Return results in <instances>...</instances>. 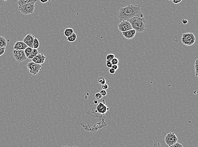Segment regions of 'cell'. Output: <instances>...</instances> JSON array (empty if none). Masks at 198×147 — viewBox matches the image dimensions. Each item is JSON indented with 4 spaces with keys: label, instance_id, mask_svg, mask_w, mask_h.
<instances>
[{
    "label": "cell",
    "instance_id": "obj_13",
    "mask_svg": "<svg viewBox=\"0 0 198 147\" xmlns=\"http://www.w3.org/2000/svg\"><path fill=\"white\" fill-rule=\"evenodd\" d=\"M28 46L23 41H19L15 43L14 46V49L15 50H23L24 51Z\"/></svg>",
    "mask_w": 198,
    "mask_h": 147
},
{
    "label": "cell",
    "instance_id": "obj_5",
    "mask_svg": "<svg viewBox=\"0 0 198 147\" xmlns=\"http://www.w3.org/2000/svg\"><path fill=\"white\" fill-rule=\"evenodd\" d=\"M27 67L30 74L33 75L37 74L41 70L42 67V65L35 63L32 61L27 64Z\"/></svg>",
    "mask_w": 198,
    "mask_h": 147
},
{
    "label": "cell",
    "instance_id": "obj_20",
    "mask_svg": "<svg viewBox=\"0 0 198 147\" xmlns=\"http://www.w3.org/2000/svg\"><path fill=\"white\" fill-rule=\"evenodd\" d=\"M97 82L99 84L103 85L104 84H106V80L105 78L103 77H99L97 79Z\"/></svg>",
    "mask_w": 198,
    "mask_h": 147
},
{
    "label": "cell",
    "instance_id": "obj_23",
    "mask_svg": "<svg viewBox=\"0 0 198 147\" xmlns=\"http://www.w3.org/2000/svg\"><path fill=\"white\" fill-rule=\"evenodd\" d=\"M114 58H115V55L114 54H108L107 56V60L109 61H111Z\"/></svg>",
    "mask_w": 198,
    "mask_h": 147
},
{
    "label": "cell",
    "instance_id": "obj_18",
    "mask_svg": "<svg viewBox=\"0 0 198 147\" xmlns=\"http://www.w3.org/2000/svg\"><path fill=\"white\" fill-rule=\"evenodd\" d=\"M76 35L75 33L74 32L70 36L67 37V40L69 42H73L76 41Z\"/></svg>",
    "mask_w": 198,
    "mask_h": 147
},
{
    "label": "cell",
    "instance_id": "obj_36",
    "mask_svg": "<svg viewBox=\"0 0 198 147\" xmlns=\"http://www.w3.org/2000/svg\"><path fill=\"white\" fill-rule=\"evenodd\" d=\"M61 147H71L69 146H62Z\"/></svg>",
    "mask_w": 198,
    "mask_h": 147
},
{
    "label": "cell",
    "instance_id": "obj_32",
    "mask_svg": "<svg viewBox=\"0 0 198 147\" xmlns=\"http://www.w3.org/2000/svg\"><path fill=\"white\" fill-rule=\"evenodd\" d=\"M116 71L115 70L113 69V68H111L109 69V73H110L111 74H114L115 73Z\"/></svg>",
    "mask_w": 198,
    "mask_h": 147
},
{
    "label": "cell",
    "instance_id": "obj_10",
    "mask_svg": "<svg viewBox=\"0 0 198 147\" xmlns=\"http://www.w3.org/2000/svg\"><path fill=\"white\" fill-rule=\"evenodd\" d=\"M46 59V57L43 54H39L32 59V62L38 64L42 65L44 63Z\"/></svg>",
    "mask_w": 198,
    "mask_h": 147
},
{
    "label": "cell",
    "instance_id": "obj_21",
    "mask_svg": "<svg viewBox=\"0 0 198 147\" xmlns=\"http://www.w3.org/2000/svg\"><path fill=\"white\" fill-rule=\"evenodd\" d=\"M40 46V42L36 38H35L33 42V48L37 49Z\"/></svg>",
    "mask_w": 198,
    "mask_h": 147
},
{
    "label": "cell",
    "instance_id": "obj_8",
    "mask_svg": "<svg viewBox=\"0 0 198 147\" xmlns=\"http://www.w3.org/2000/svg\"><path fill=\"white\" fill-rule=\"evenodd\" d=\"M118 28L119 31L122 32L132 30L131 25L128 21H122L118 24Z\"/></svg>",
    "mask_w": 198,
    "mask_h": 147
},
{
    "label": "cell",
    "instance_id": "obj_22",
    "mask_svg": "<svg viewBox=\"0 0 198 147\" xmlns=\"http://www.w3.org/2000/svg\"><path fill=\"white\" fill-rule=\"evenodd\" d=\"M194 67H195V74H196V76L197 77H198V59H197L196 60V62L195 63V65H194Z\"/></svg>",
    "mask_w": 198,
    "mask_h": 147
},
{
    "label": "cell",
    "instance_id": "obj_9",
    "mask_svg": "<svg viewBox=\"0 0 198 147\" xmlns=\"http://www.w3.org/2000/svg\"><path fill=\"white\" fill-rule=\"evenodd\" d=\"M35 37L34 36L29 34L24 38L23 42L28 46V47L33 48V42Z\"/></svg>",
    "mask_w": 198,
    "mask_h": 147
},
{
    "label": "cell",
    "instance_id": "obj_19",
    "mask_svg": "<svg viewBox=\"0 0 198 147\" xmlns=\"http://www.w3.org/2000/svg\"><path fill=\"white\" fill-rule=\"evenodd\" d=\"M33 49V48L28 47L24 50L25 54V56H26L27 58H28V56L30 55L32 52Z\"/></svg>",
    "mask_w": 198,
    "mask_h": 147
},
{
    "label": "cell",
    "instance_id": "obj_31",
    "mask_svg": "<svg viewBox=\"0 0 198 147\" xmlns=\"http://www.w3.org/2000/svg\"><path fill=\"white\" fill-rule=\"evenodd\" d=\"M112 68H113L114 70H115V71H117V70H118V68H119V66H118V65H113Z\"/></svg>",
    "mask_w": 198,
    "mask_h": 147
},
{
    "label": "cell",
    "instance_id": "obj_34",
    "mask_svg": "<svg viewBox=\"0 0 198 147\" xmlns=\"http://www.w3.org/2000/svg\"><path fill=\"white\" fill-rule=\"evenodd\" d=\"M182 23L183 24H187L188 23V20H186V19H183L182 20Z\"/></svg>",
    "mask_w": 198,
    "mask_h": 147
},
{
    "label": "cell",
    "instance_id": "obj_16",
    "mask_svg": "<svg viewBox=\"0 0 198 147\" xmlns=\"http://www.w3.org/2000/svg\"><path fill=\"white\" fill-rule=\"evenodd\" d=\"M74 32V30H73L72 28H66L64 32V35L66 37H68V36H70Z\"/></svg>",
    "mask_w": 198,
    "mask_h": 147
},
{
    "label": "cell",
    "instance_id": "obj_4",
    "mask_svg": "<svg viewBox=\"0 0 198 147\" xmlns=\"http://www.w3.org/2000/svg\"><path fill=\"white\" fill-rule=\"evenodd\" d=\"M36 1L28 3L22 6H19L20 11L25 15L32 14L33 13L35 9V3Z\"/></svg>",
    "mask_w": 198,
    "mask_h": 147
},
{
    "label": "cell",
    "instance_id": "obj_35",
    "mask_svg": "<svg viewBox=\"0 0 198 147\" xmlns=\"http://www.w3.org/2000/svg\"><path fill=\"white\" fill-rule=\"evenodd\" d=\"M48 1V0H46V1H41L40 0V1L42 3H45L47 2L48 1Z\"/></svg>",
    "mask_w": 198,
    "mask_h": 147
},
{
    "label": "cell",
    "instance_id": "obj_15",
    "mask_svg": "<svg viewBox=\"0 0 198 147\" xmlns=\"http://www.w3.org/2000/svg\"><path fill=\"white\" fill-rule=\"evenodd\" d=\"M39 52H38V50L36 49H34L33 48V49L32 52L31 53L30 55L27 58V59H32L37 55V54H39Z\"/></svg>",
    "mask_w": 198,
    "mask_h": 147
},
{
    "label": "cell",
    "instance_id": "obj_27",
    "mask_svg": "<svg viewBox=\"0 0 198 147\" xmlns=\"http://www.w3.org/2000/svg\"><path fill=\"white\" fill-rule=\"evenodd\" d=\"M169 147H183V146H182V144H180V143H178L177 142L175 144H174V145H172V146H171Z\"/></svg>",
    "mask_w": 198,
    "mask_h": 147
},
{
    "label": "cell",
    "instance_id": "obj_24",
    "mask_svg": "<svg viewBox=\"0 0 198 147\" xmlns=\"http://www.w3.org/2000/svg\"><path fill=\"white\" fill-rule=\"evenodd\" d=\"M119 60L117 58H114V59L111 61V63L113 65H117L119 63Z\"/></svg>",
    "mask_w": 198,
    "mask_h": 147
},
{
    "label": "cell",
    "instance_id": "obj_1",
    "mask_svg": "<svg viewBox=\"0 0 198 147\" xmlns=\"http://www.w3.org/2000/svg\"><path fill=\"white\" fill-rule=\"evenodd\" d=\"M136 17L143 18V14L141 13L140 5L129 4L126 7L119 9L118 18L121 21H128Z\"/></svg>",
    "mask_w": 198,
    "mask_h": 147
},
{
    "label": "cell",
    "instance_id": "obj_30",
    "mask_svg": "<svg viewBox=\"0 0 198 147\" xmlns=\"http://www.w3.org/2000/svg\"><path fill=\"white\" fill-rule=\"evenodd\" d=\"M102 88L103 90H106L108 88V85L107 84H104L102 85Z\"/></svg>",
    "mask_w": 198,
    "mask_h": 147
},
{
    "label": "cell",
    "instance_id": "obj_29",
    "mask_svg": "<svg viewBox=\"0 0 198 147\" xmlns=\"http://www.w3.org/2000/svg\"><path fill=\"white\" fill-rule=\"evenodd\" d=\"M106 63L107 66L108 68H112L113 65H112V63H111V61H107V60Z\"/></svg>",
    "mask_w": 198,
    "mask_h": 147
},
{
    "label": "cell",
    "instance_id": "obj_3",
    "mask_svg": "<svg viewBox=\"0 0 198 147\" xmlns=\"http://www.w3.org/2000/svg\"><path fill=\"white\" fill-rule=\"evenodd\" d=\"M196 41L195 35L192 33H186L182 34L181 41L182 43L187 46L193 45Z\"/></svg>",
    "mask_w": 198,
    "mask_h": 147
},
{
    "label": "cell",
    "instance_id": "obj_26",
    "mask_svg": "<svg viewBox=\"0 0 198 147\" xmlns=\"http://www.w3.org/2000/svg\"><path fill=\"white\" fill-rule=\"evenodd\" d=\"M5 50H6V47H0V56L4 54Z\"/></svg>",
    "mask_w": 198,
    "mask_h": 147
},
{
    "label": "cell",
    "instance_id": "obj_14",
    "mask_svg": "<svg viewBox=\"0 0 198 147\" xmlns=\"http://www.w3.org/2000/svg\"><path fill=\"white\" fill-rule=\"evenodd\" d=\"M36 1V0H19L18 1V5L19 6H22L28 3L34 2Z\"/></svg>",
    "mask_w": 198,
    "mask_h": 147
},
{
    "label": "cell",
    "instance_id": "obj_12",
    "mask_svg": "<svg viewBox=\"0 0 198 147\" xmlns=\"http://www.w3.org/2000/svg\"><path fill=\"white\" fill-rule=\"evenodd\" d=\"M109 110L108 108L103 103H100L97 106V111L100 114L104 115Z\"/></svg>",
    "mask_w": 198,
    "mask_h": 147
},
{
    "label": "cell",
    "instance_id": "obj_33",
    "mask_svg": "<svg viewBox=\"0 0 198 147\" xmlns=\"http://www.w3.org/2000/svg\"><path fill=\"white\" fill-rule=\"evenodd\" d=\"M172 1L175 4H178V3H180L181 2L182 0H180V1H178V0H172Z\"/></svg>",
    "mask_w": 198,
    "mask_h": 147
},
{
    "label": "cell",
    "instance_id": "obj_11",
    "mask_svg": "<svg viewBox=\"0 0 198 147\" xmlns=\"http://www.w3.org/2000/svg\"><path fill=\"white\" fill-rule=\"evenodd\" d=\"M122 33L123 36L127 40H131L135 37L136 34L135 30H129L126 32H123Z\"/></svg>",
    "mask_w": 198,
    "mask_h": 147
},
{
    "label": "cell",
    "instance_id": "obj_37",
    "mask_svg": "<svg viewBox=\"0 0 198 147\" xmlns=\"http://www.w3.org/2000/svg\"><path fill=\"white\" fill-rule=\"evenodd\" d=\"M72 147H79L77 146H72Z\"/></svg>",
    "mask_w": 198,
    "mask_h": 147
},
{
    "label": "cell",
    "instance_id": "obj_17",
    "mask_svg": "<svg viewBox=\"0 0 198 147\" xmlns=\"http://www.w3.org/2000/svg\"><path fill=\"white\" fill-rule=\"evenodd\" d=\"M7 46V41L4 37L0 36V47H6Z\"/></svg>",
    "mask_w": 198,
    "mask_h": 147
},
{
    "label": "cell",
    "instance_id": "obj_6",
    "mask_svg": "<svg viewBox=\"0 0 198 147\" xmlns=\"http://www.w3.org/2000/svg\"><path fill=\"white\" fill-rule=\"evenodd\" d=\"M13 55L14 59L19 63L23 62L27 59L23 50H14L13 51Z\"/></svg>",
    "mask_w": 198,
    "mask_h": 147
},
{
    "label": "cell",
    "instance_id": "obj_25",
    "mask_svg": "<svg viewBox=\"0 0 198 147\" xmlns=\"http://www.w3.org/2000/svg\"><path fill=\"white\" fill-rule=\"evenodd\" d=\"M95 98L96 99H97V100H100L101 98H102V96L100 93H97L95 95Z\"/></svg>",
    "mask_w": 198,
    "mask_h": 147
},
{
    "label": "cell",
    "instance_id": "obj_2",
    "mask_svg": "<svg viewBox=\"0 0 198 147\" xmlns=\"http://www.w3.org/2000/svg\"><path fill=\"white\" fill-rule=\"evenodd\" d=\"M131 25L132 29L135 30L136 32L141 33L146 29L147 24L144 18L136 17L128 21Z\"/></svg>",
    "mask_w": 198,
    "mask_h": 147
},
{
    "label": "cell",
    "instance_id": "obj_28",
    "mask_svg": "<svg viewBox=\"0 0 198 147\" xmlns=\"http://www.w3.org/2000/svg\"><path fill=\"white\" fill-rule=\"evenodd\" d=\"M100 93L101 94V95H102V97H103L106 96L107 95V93L105 90H103V89H102V90H101V91H100Z\"/></svg>",
    "mask_w": 198,
    "mask_h": 147
},
{
    "label": "cell",
    "instance_id": "obj_7",
    "mask_svg": "<svg viewBox=\"0 0 198 147\" xmlns=\"http://www.w3.org/2000/svg\"><path fill=\"white\" fill-rule=\"evenodd\" d=\"M178 138L174 133H169L167 135L165 138L166 144L170 147L177 143Z\"/></svg>",
    "mask_w": 198,
    "mask_h": 147
}]
</instances>
